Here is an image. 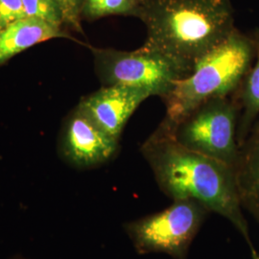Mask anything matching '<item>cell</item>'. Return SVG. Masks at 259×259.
Listing matches in <instances>:
<instances>
[{
  "mask_svg": "<svg viewBox=\"0 0 259 259\" xmlns=\"http://www.w3.org/2000/svg\"><path fill=\"white\" fill-rule=\"evenodd\" d=\"M66 37L61 28L33 18H24L0 30V65L14 56L51 38Z\"/></svg>",
  "mask_w": 259,
  "mask_h": 259,
  "instance_id": "obj_10",
  "label": "cell"
},
{
  "mask_svg": "<svg viewBox=\"0 0 259 259\" xmlns=\"http://www.w3.org/2000/svg\"><path fill=\"white\" fill-rule=\"evenodd\" d=\"M94 68L103 85H128L147 90L164 97L172 85L185 75L166 58L142 47L124 51L92 47Z\"/></svg>",
  "mask_w": 259,
  "mask_h": 259,
  "instance_id": "obj_6",
  "label": "cell"
},
{
  "mask_svg": "<svg viewBox=\"0 0 259 259\" xmlns=\"http://www.w3.org/2000/svg\"><path fill=\"white\" fill-rule=\"evenodd\" d=\"M251 39L254 47L255 64L250 67L241 84L239 121L237 123V143L241 144L248 137L250 130L259 115V29Z\"/></svg>",
  "mask_w": 259,
  "mask_h": 259,
  "instance_id": "obj_11",
  "label": "cell"
},
{
  "mask_svg": "<svg viewBox=\"0 0 259 259\" xmlns=\"http://www.w3.org/2000/svg\"><path fill=\"white\" fill-rule=\"evenodd\" d=\"M238 114L239 105L230 96L216 97L199 105L167 134L185 148L235 169L239 157Z\"/></svg>",
  "mask_w": 259,
  "mask_h": 259,
  "instance_id": "obj_5",
  "label": "cell"
},
{
  "mask_svg": "<svg viewBox=\"0 0 259 259\" xmlns=\"http://www.w3.org/2000/svg\"><path fill=\"white\" fill-rule=\"evenodd\" d=\"M139 150L161 192L172 201L195 200L226 218L247 243L251 258L259 259L243 214L233 167L185 148L157 128Z\"/></svg>",
  "mask_w": 259,
  "mask_h": 259,
  "instance_id": "obj_1",
  "label": "cell"
},
{
  "mask_svg": "<svg viewBox=\"0 0 259 259\" xmlns=\"http://www.w3.org/2000/svg\"><path fill=\"white\" fill-rule=\"evenodd\" d=\"M152 93L128 85H104L79 103L81 108L103 131L119 140L130 117Z\"/></svg>",
  "mask_w": 259,
  "mask_h": 259,
  "instance_id": "obj_8",
  "label": "cell"
},
{
  "mask_svg": "<svg viewBox=\"0 0 259 259\" xmlns=\"http://www.w3.org/2000/svg\"><path fill=\"white\" fill-rule=\"evenodd\" d=\"M235 174L243 208L259 221V120L239 147Z\"/></svg>",
  "mask_w": 259,
  "mask_h": 259,
  "instance_id": "obj_9",
  "label": "cell"
},
{
  "mask_svg": "<svg viewBox=\"0 0 259 259\" xmlns=\"http://www.w3.org/2000/svg\"><path fill=\"white\" fill-rule=\"evenodd\" d=\"M22 2L26 18L39 19L62 29L65 21L56 0H22Z\"/></svg>",
  "mask_w": 259,
  "mask_h": 259,
  "instance_id": "obj_13",
  "label": "cell"
},
{
  "mask_svg": "<svg viewBox=\"0 0 259 259\" xmlns=\"http://www.w3.org/2000/svg\"><path fill=\"white\" fill-rule=\"evenodd\" d=\"M209 209L195 200H176L164 210L126 223L124 231L139 254L165 253L187 259Z\"/></svg>",
  "mask_w": 259,
  "mask_h": 259,
  "instance_id": "obj_4",
  "label": "cell"
},
{
  "mask_svg": "<svg viewBox=\"0 0 259 259\" xmlns=\"http://www.w3.org/2000/svg\"><path fill=\"white\" fill-rule=\"evenodd\" d=\"M118 141L77 106L65 122L60 153L70 165L90 169L111 160L117 153Z\"/></svg>",
  "mask_w": 259,
  "mask_h": 259,
  "instance_id": "obj_7",
  "label": "cell"
},
{
  "mask_svg": "<svg viewBox=\"0 0 259 259\" xmlns=\"http://www.w3.org/2000/svg\"><path fill=\"white\" fill-rule=\"evenodd\" d=\"M138 19L146 28L143 47L185 76L235 29L231 0H144Z\"/></svg>",
  "mask_w": 259,
  "mask_h": 259,
  "instance_id": "obj_2",
  "label": "cell"
},
{
  "mask_svg": "<svg viewBox=\"0 0 259 259\" xmlns=\"http://www.w3.org/2000/svg\"><path fill=\"white\" fill-rule=\"evenodd\" d=\"M253 58L251 37L235 28L223 42L195 65L189 74L177 80L161 98L166 112L157 129L170 133L202 103L216 97H227L238 91Z\"/></svg>",
  "mask_w": 259,
  "mask_h": 259,
  "instance_id": "obj_3",
  "label": "cell"
},
{
  "mask_svg": "<svg viewBox=\"0 0 259 259\" xmlns=\"http://www.w3.org/2000/svg\"><path fill=\"white\" fill-rule=\"evenodd\" d=\"M144 0H83L82 18L101 19L108 16L139 18Z\"/></svg>",
  "mask_w": 259,
  "mask_h": 259,
  "instance_id": "obj_12",
  "label": "cell"
},
{
  "mask_svg": "<svg viewBox=\"0 0 259 259\" xmlns=\"http://www.w3.org/2000/svg\"><path fill=\"white\" fill-rule=\"evenodd\" d=\"M63 13L65 24L73 28L77 32H82L81 19L83 0H56Z\"/></svg>",
  "mask_w": 259,
  "mask_h": 259,
  "instance_id": "obj_15",
  "label": "cell"
},
{
  "mask_svg": "<svg viewBox=\"0 0 259 259\" xmlns=\"http://www.w3.org/2000/svg\"><path fill=\"white\" fill-rule=\"evenodd\" d=\"M19 259H22V258H19Z\"/></svg>",
  "mask_w": 259,
  "mask_h": 259,
  "instance_id": "obj_16",
  "label": "cell"
},
{
  "mask_svg": "<svg viewBox=\"0 0 259 259\" xmlns=\"http://www.w3.org/2000/svg\"><path fill=\"white\" fill-rule=\"evenodd\" d=\"M24 18L22 0H0V30Z\"/></svg>",
  "mask_w": 259,
  "mask_h": 259,
  "instance_id": "obj_14",
  "label": "cell"
}]
</instances>
